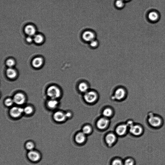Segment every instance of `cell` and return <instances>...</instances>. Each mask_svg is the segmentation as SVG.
Listing matches in <instances>:
<instances>
[{
  "label": "cell",
  "mask_w": 165,
  "mask_h": 165,
  "mask_svg": "<svg viewBox=\"0 0 165 165\" xmlns=\"http://www.w3.org/2000/svg\"><path fill=\"white\" fill-rule=\"evenodd\" d=\"M146 123L148 126L155 129H159L164 124L162 117L153 112H150L148 113Z\"/></svg>",
  "instance_id": "6da1fadb"
},
{
  "label": "cell",
  "mask_w": 165,
  "mask_h": 165,
  "mask_svg": "<svg viewBox=\"0 0 165 165\" xmlns=\"http://www.w3.org/2000/svg\"><path fill=\"white\" fill-rule=\"evenodd\" d=\"M129 129L131 134L136 137L141 136L143 134L144 131L143 125L141 124H134Z\"/></svg>",
  "instance_id": "7a4b0ae2"
},
{
  "label": "cell",
  "mask_w": 165,
  "mask_h": 165,
  "mask_svg": "<svg viewBox=\"0 0 165 165\" xmlns=\"http://www.w3.org/2000/svg\"><path fill=\"white\" fill-rule=\"evenodd\" d=\"M147 17L149 22L155 23L159 21L160 15L159 12L154 10L151 11L148 13Z\"/></svg>",
  "instance_id": "3957f363"
},
{
  "label": "cell",
  "mask_w": 165,
  "mask_h": 165,
  "mask_svg": "<svg viewBox=\"0 0 165 165\" xmlns=\"http://www.w3.org/2000/svg\"><path fill=\"white\" fill-rule=\"evenodd\" d=\"M48 96L52 99L55 100L60 96L61 92L58 88L54 86H52L47 91Z\"/></svg>",
  "instance_id": "277c9868"
},
{
  "label": "cell",
  "mask_w": 165,
  "mask_h": 165,
  "mask_svg": "<svg viewBox=\"0 0 165 165\" xmlns=\"http://www.w3.org/2000/svg\"><path fill=\"white\" fill-rule=\"evenodd\" d=\"M97 95L96 92L93 91H88L85 93L84 98L86 102L92 103L96 100Z\"/></svg>",
  "instance_id": "5b68a950"
},
{
  "label": "cell",
  "mask_w": 165,
  "mask_h": 165,
  "mask_svg": "<svg viewBox=\"0 0 165 165\" xmlns=\"http://www.w3.org/2000/svg\"><path fill=\"white\" fill-rule=\"evenodd\" d=\"M82 37L85 41L90 43L95 39L96 35L93 31L87 30L83 33Z\"/></svg>",
  "instance_id": "8992f818"
},
{
  "label": "cell",
  "mask_w": 165,
  "mask_h": 165,
  "mask_svg": "<svg viewBox=\"0 0 165 165\" xmlns=\"http://www.w3.org/2000/svg\"><path fill=\"white\" fill-rule=\"evenodd\" d=\"M28 156L29 160L34 162H38L41 159V157L40 153L34 150L29 151Z\"/></svg>",
  "instance_id": "52a82bcc"
},
{
  "label": "cell",
  "mask_w": 165,
  "mask_h": 165,
  "mask_svg": "<svg viewBox=\"0 0 165 165\" xmlns=\"http://www.w3.org/2000/svg\"><path fill=\"white\" fill-rule=\"evenodd\" d=\"M109 123V121L106 117L101 118L97 122V127L99 129L103 130L106 128Z\"/></svg>",
  "instance_id": "ba28073f"
},
{
  "label": "cell",
  "mask_w": 165,
  "mask_h": 165,
  "mask_svg": "<svg viewBox=\"0 0 165 165\" xmlns=\"http://www.w3.org/2000/svg\"><path fill=\"white\" fill-rule=\"evenodd\" d=\"M128 128L127 124L120 125L116 129V133L118 136H123L126 133Z\"/></svg>",
  "instance_id": "9c48e42d"
},
{
  "label": "cell",
  "mask_w": 165,
  "mask_h": 165,
  "mask_svg": "<svg viewBox=\"0 0 165 165\" xmlns=\"http://www.w3.org/2000/svg\"><path fill=\"white\" fill-rule=\"evenodd\" d=\"M23 112H24L23 109L15 107L13 108L10 110V114L12 117L16 118L20 116Z\"/></svg>",
  "instance_id": "30bf717a"
},
{
  "label": "cell",
  "mask_w": 165,
  "mask_h": 165,
  "mask_svg": "<svg viewBox=\"0 0 165 165\" xmlns=\"http://www.w3.org/2000/svg\"><path fill=\"white\" fill-rule=\"evenodd\" d=\"M13 100H14V102L17 104L21 105L24 103L25 98L23 94L18 93L15 95Z\"/></svg>",
  "instance_id": "8fae6325"
},
{
  "label": "cell",
  "mask_w": 165,
  "mask_h": 165,
  "mask_svg": "<svg viewBox=\"0 0 165 165\" xmlns=\"http://www.w3.org/2000/svg\"><path fill=\"white\" fill-rule=\"evenodd\" d=\"M125 94V90L123 88H118L116 91L114 98L117 100H121L124 98Z\"/></svg>",
  "instance_id": "7c38bea8"
},
{
  "label": "cell",
  "mask_w": 165,
  "mask_h": 165,
  "mask_svg": "<svg viewBox=\"0 0 165 165\" xmlns=\"http://www.w3.org/2000/svg\"><path fill=\"white\" fill-rule=\"evenodd\" d=\"M116 136L113 133L108 134L105 137V141L109 146L113 145L116 141Z\"/></svg>",
  "instance_id": "4fadbf2b"
},
{
  "label": "cell",
  "mask_w": 165,
  "mask_h": 165,
  "mask_svg": "<svg viewBox=\"0 0 165 165\" xmlns=\"http://www.w3.org/2000/svg\"><path fill=\"white\" fill-rule=\"evenodd\" d=\"M25 31L26 34L29 36H32L35 35L36 29L33 26L28 25L25 28Z\"/></svg>",
  "instance_id": "5bb4252c"
},
{
  "label": "cell",
  "mask_w": 165,
  "mask_h": 165,
  "mask_svg": "<svg viewBox=\"0 0 165 165\" xmlns=\"http://www.w3.org/2000/svg\"><path fill=\"white\" fill-rule=\"evenodd\" d=\"M86 137L83 132L78 133L76 136L75 138V141L78 144H82L85 141Z\"/></svg>",
  "instance_id": "9a60e30c"
},
{
  "label": "cell",
  "mask_w": 165,
  "mask_h": 165,
  "mask_svg": "<svg viewBox=\"0 0 165 165\" xmlns=\"http://www.w3.org/2000/svg\"><path fill=\"white\" fill-rule=\"evenodd\" d=\"M54 117L55 120L58 122H61L66 118L65 114L61 112H57L54 114Z\"/></svg>",
  "instance_id": "2e32d148"
},
{
  "label": "cell",
  "mask_w": 165,
  "mask_h": 165,
  "mask_svg": "<svg viewBox=\"0 0 165 165\" xmlns=\"http://www.w3.org/2000/svg\"><path fill=\"white\" fill-rule=\"evenodd\" d=\"M43 62V59L40 57L35 58L33 59L32 62L33 66L36 68L40 67Z\"/></svg>",
  "instance_id": "e0dca14e"
},
{
  "label": "cell",
  "mask_w": 165,
  "mask_h": 165,
  "mask_svg": "<svg viewBox=\"0 0 165 165\" xmlns=\"http://www.w3.org/2000/svg\"><path fill=\"white\" fill-rule=\"evenodd\" d=\"M6 74L7 77L11 79L14 78L17 75L16 71L11 68H10L6 70Z\"/></svg>",
  "instance_id": "ac0fdd59"
},
{
  "label": "cell",
  "mask_w": 165,
  "mask_h": 165,
  "mask_svg": "<svg viewBox=\"0 0 165 165\" xmlns=\"http://www.w3.org/2000/svg\"><path fill=\"white\" fill-rule=\"evenodd\" d=\"M78 88L81 92L85 93L88 91V86L86 83L82 82L79 85Z\"/></svg>",
  "instance_id": "d6986e66"
},
{
  "label": "cell",
  "mask_w": 165,
  "mask_h": 165,
  "mask_svg": "<svg viewBox=\"0 0 165 165\" xmlns=\"http://www.w3.org/2000/svg\"><path fill=\"white\" fill-rule=\"evenodd\" d=\"M125 2L123 0H116L115 5L116 7L118 9H121L124 8Z\"/></svg>",
  "instance_id": "ffe728a7"
},
{
  "label": "cell",
  "mask_w": 165,
  "mask_h": 165,
  "mask_svg": "<svg viewBox=\"0 0 165 165\" xmlns=\"http://www.w3.org/2000/svg\"><path fill=\"white\" fill-rule=\"evenodd\" d=\"M25 147L26 149L30 151L34 150L35 147V145L34 142L29 141L26 143Z\"/></svg>",
  "instance_id": "44dd1931"
},
{
  "label": "cell",
  "mask_w": 165,
  "mask_h": 165,
  "mask_svg": "<svg viewBox=\"0 0 165 165\" xmlns=\"http://www.w3.org/2000/svg\"><path fill=\"white\" fill-rule=\"evenodd\" d=\"M33 40L36 43L40 44L43 41V37L41 35H35L34 36Z\"/></svg>",
  "instance_id": "7402d4cb"
},
{
  "label": "cell",
  "mask_w": 165,
  "mask_h": 165,
  "mask_svg": "<svg viewBox=\"0 0 165 165\" xmlns=\"http://www.w3.org/2000/svg\"><path fill=\"white\" fill-rule=\"evenodd\" d=\"M92 131V128L89 125H85L82 129V132L85 135L90 134Z\"/></svg>",
  "instance_id": "603a6c76"
},
{
  "label": "cell",
  "mask_w": 165,
  "mask_h": 165,
  "mask_svg": "<svg viewBox=\"0 0 165 165\" xmlns=\"http://www.w3.org/2000/svg\"><path fill=\"white\" fill-rule=\"evenodd\" d=\"M113 112L110 108H105L103 111V115L106 118L110 117L112 115Z\"/></svg>",
  "instance_id": "cb8c5ba5"
},
{
  "label": "cell",
  "mask_w": 165,
  "mask_h": 165,
  "mask_svg": "<svg viewBox=\"0 0 165 165\" xmlns=\"http://www.w3.org/2000/svg\"><path fill=\"white\" fill-rule=\"evenodd\" d=\"M57 102L55 100L52 99V100H50L48 103V107L51 108H55L57 104Z\"/></svg>",
  "instance_id": "d4e9b609"
},
{
  "label": "cell",
  "mask_w": 165,
  "mask_h": 165,
  "mask_svg": "<svg viewBox=\"0 0 165 165\" xmlns=\"http://www.w3.org/2000/svg\"><path fill=\"white\" fill-rule=\"evenodd\" d=\"M136 162L133 158H128L124 162V165H135Z\"/></svg>",
  "instance_id": "484cf974"
},
{
  "label": "cell",
  "mask_w": 165,
  "mask_h": 165,
  "mask_svg": "<svg viewBox=\"0 0 165 165\" xmlns=\"http://www.w3.org/2000/svg\"><path fill=\"white\" fill-rule=\"evenodd\" d=\"M14 61L12 59H9L6 61V64L10 68L12 67L15 65Z\"/></svg>",
  "instance_id": "4316f807"
},
{
  "label": "cell",
  "mask_w": 165,
  "mask_h": 165,
  "mask_svg": "<svg viewBox=\"0 0 165 165\" xmlns=\"http://www.w3.org/2000/svg\"><path fill=\"white\" fill-rule=\"evenodd\" d=\"M90 47L93 48H96L98 47L99 43L96 40H95L92 41L90 43Z\"/></svg>",
  "instance_id": "83f0119b"
},
{
  "label": "cell",
  "mask_w": 165,
  "mask_h": 165,
  "mask_svg": "<svg viewBox=\"0 0 165 165\" xmlns=\"http://www.w3.org/2000/svg\"><path fill=\"white\" fill-rule=\"evenodd\" d=\"M112 165H124V163L120 159H116L112 163Z\"/></svg>",
  "instance_id": "f1b7e54d"
},
{
  "label": "cell",
  "mask_w": 165,
  "mask_h": 165,
  "mask_svg": "<svg viewBox=\"0 0 165 165\" xmlns=\"http://www.w3.org/2000/svg\"><path fill=\"white\" fill-rule=\"evenodd\" d=\"M14 102V100H12L10 98H8L5 101V104L6 106L10 107L11 106Z\"/></svg>",
  "instance_id": "f546056e"
},
{
  "label": "cell",
  "mask_w": 165,
  "mask_h": 165,
  "mask_svg": "<svg viewBox=\"0 0 165 165\" xmlns=\"http://www.w3.org/2000/svg\"><path fill=\"white\" fill-rule=\"evenodd\" d=\"M24 112L27 114H29L32 113L33 111L32 108L30 107H26L24 109Z\"/></svg>",
  "instance_id": "4dcf8cb0"
},
{
  "label": "cell",
  "mask_w": 165,
  "mask_h": 165,
  "mask_svg": "<svg viewBox=\"0 0 165 165\" xmlns=\"http://www.w3.org/2000/svg\"><path fill=\"white\" fill-rule=\"evenodd\" d=\"M26 40H27L28 42L31 43L34 40L31 36H29V37H28L27 39H26Z\"/></svg>",
  "instance_id": "1f68e13d"
},
{
  "label": "cell",
  "mask_w": 165,
  "mask_h": 165,
  "mask_svg": "<svg viewBox=\"0 0 165 165\" xmlns=\"http://www.w3.org/2000/svg\"><path fill=\"white\" fill-rule=\"evenodd\" d=\"M65 115L66 117V118L70 117L71 116V114L70 113H69V112H68V113H66L65 114Z\"/></svg>",
  "instance_id": "d6a6232c"
},
{
  "label": "cell",
  "mask_w": 165,
  "mask_h": 165,
  "mask_svg": "<svg viewBox=\"0 0 165 165\" xmlns=\"http://www.w3.org/2000/svg\"><path fill=\"white\" fill-rule=\"evenodd\" d=\"M123 1L124 2H129V1H130V0H123Z\"/></svg>",
  "instance_id": "836d02e7"
}]
</instances>
